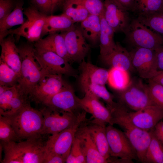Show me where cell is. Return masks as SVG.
I'll return each instance as SVG.
<instances>
[{
	"label": "cell",
	"mask_w": 163,
	"mask_h": 163,
	"mask_svg": "<svg viewBox=\"0 0 163 163\" xmlns=\"http://www.w3.org/2000/svg\"><path fill=\"white\" fill-rule=\"evenodd\" d=\"M113 125L117 124L123 130L135 149L138 161L145 163V154L152 136L149 132L141 129L132 122L127 114L128 109L118 101L109 109Z\"/></svg>",
	"instance_id": "6da1fadb"
},
{
	"label": "cell",
	"mask_w": 163,
	"mask_h": 163,
	"mask_svg": "<svg viewBox=\"0 0 163 163\" xmlns=\"http://www.w3.org/2000/svg\"><path fill=\"white\" fill-rule=\"evenodd\" d=\"M2 115L9 121L21 140L42 137L43 115L40 110L32 107L28 102L13 113Z\"/></svg>",
	"instance_id": "7a4b0ae2"
},
{
	"label": "cell",
	"mask_w": 163,
	"mask_h": 163,
	"mask_svg": "<svg viewBox=\"0 0 163 163\" xmlns=\"http://www.w3.org/2000/svg\"><path fill=\"white\" fill-rule=\"evenodd\" d=\"M31 43L18 47L21 61L18 85L21 91L28 97L33 88L47 74L35 58V47Z\"/></svg>",
	"instance_id": "3957f363"
},
{
	"label": "cell",
	"mask_w": 163,
	"mask_h": 163,
	"mask_svg": "<svg viewBox=\"0 0 163 163\" xmlns=\"http://www.w3.org/2000/svg\"><path fill=\"white\" fill-rule=\"evenodd\" d=\"M27 20L18 28L10 29L5 34L4 39L11 34L15 35L17 40L21 37L25 38L29 42H36L42 37L43 28L47 15L44 14L33 6L24 11Z\"/></svg>",
	"instance_id": "277c9868"
},
{
	"label": "cell",
	"mask_w": 163,
	"mask_h": 163,
	"mask_svg": "<svg viewBox=\"0 0 163 163\" xmlns=\"http://www.w3.org/2000/svg\"><path fill=\"white\" fill-rule=\"evenodd\" d=\"M87 113L83 110L79 112L75 123L69 128L51 135L45 142L46 150L62 157L66 160L76 133L82 124L86 121Z\"/></svg>",
	"instance_id": "5b68a950"
},
{
	"label": "cell",
	"mask_w": 163,
	"mask_h": 163,
	"mask_svg": "<svg viewBox=\"0 0 163 163\" xmlns=\"http://www.w3.org/2000/svg\"><path fill=\"white\" fill-rule=\"evenodd\" d=\"M124 34L126 41L135 47L155 50L163 46V37L143 24L136 18L132 20Z\"/></svg>",
	"instance_id": "8992f818"
},
{
	"label": "cell",
	"mask_w": 163,
	"mask_h": 163,
	"mask_svg": "<svg viewBox=\"0 0 163 163\" xmlns=\"http://www.w3.org/2000/svg\"><path fill=\"white\" fill-rule=\"evenodd\" d=\"M117 96L118 102L133 111L154 105L149 96L148 85L139 79H131L126 88L118 91Z\"/></svg>",
	"instance_id": "52a82bcc"
},
{
	"label": "cell",
	"mask_w": 163,
	"mask_h": 163,
	"mask_svg": "<svg viewBox=\"0 0 163 163\" xmlns=\"http://www.w3.org/2000/svg\"><path fill=\"white\" fill-rule=\"evenodd\" d=\"M109 124L106 127L111 157L125 159L133 163L138 161L136 151L124 132Z\"/></svg>",
	"instance_id": "ba28073f"
},
{
	"label": "cell",
	"mask_w": 163,
	"mask_h": 163,
	"mask_svg": "<svg viewBox=\"0 0 163 163\" xmlns=\"http://www.w3.org/2000/svg\"><path fill=\"white\" fill-rule=\"evenodd\" d=\"M35 49V58L47 74H58L76 77L77 71L65 59L52 51Z\"/></svg>",
	"instance_id": "9c48e42d"
},
{
	"label": "cell",
	"mask_w": 163,
	"mask_h": 163,
	"mask_svg": "<svg viewBox=\"0 0 163 163\" xmlns=\"http://www.w3.org/2000/svg\"><path fill=\"white\" fill-rule=\"evenodd\" d=\"M129 52L133 67L141 78L149 79L161 72L157 69L155 50L135 47Z\"/></svg>",
	"instance_id": "30bf717a"
},
{
	"label": "cell",
	"mask_w": 163,
	"mask_h": 163,
	"mask_svg": "<svg viewBox=\"0 0 163 163\" xmlns=\"http://www.w3.org/2000/svg\"><path fill=\"white\" fill-rule=\"evenodd\" d=\"M61 34L64 39L70 63L75 62L80 63L85 60L90 47L80 27L74 26Z\"/></svg>",
	"instance_id": "8fae6325"
},
{
	"label": "cell",
	"mask_w": 163,
	"mask_h": 163,
	"mask_svg": "<svg viewBox=\"0 0 163 163\" xmlns=\"http://www.w3.org/2000/svg\"><path fill=\"white\" fill-rule=\"evenodd\" d=\"M62 75H46L31 91L29 97L37 103L42 104L47 99L59 92L67 83Z\"/></svg>",
	"instance_id": "7c38bea8"
},
{
	"label": "cell",
	"mask_w": 163,
	"mask_h": 163,
	"mask_svg": "<svg viewBox=\"0 0 163 163\" xmlns=\"http://www.w3.org/2000/svg\"><path fill=\"white\" fill-rule=\"evenodd\" d=\"M104 16L115 33L124 34L128 29L132 20L129 11L114 0H104Z\"/></svg>",
	"instance_id": "4fadbf2b"
},
{
	"label": "cell",
	"mask_w": 163,
	"mask_h": 163,
	"mask_svg": "<svg viewBox=\"0 0 163 163\" xmlns=\"http://www.w3.org/2000/svg\"><path fill=\"white\" fill-rule=\"evenodd\" d=\"M77 97L72 87L66 83L59 92L47 99L42 104L60 112L77 114L80 112L78 110L81 109Z\"/></svg>",
	"instance_id": "5bb4252c"
},
{
	"label": "cell",
	"mask_w": 163,
	"mask_h": 163,
	"mask_svg": "<svg viewBox=\"0 0 163 163\" xmlns=\"http://www.w3.org/2000/svg\"><path fill=\"white\" fill-rule=\"evenodd\" d=\"M127 114L132 122L137 127L149 132L163 119V108L151 105L137 111H130Z\"/></svg>",
	"instance_id": "9a60e30c"
},
{
	"label": "cell",
	"mask_w": 163,
	"mask_h": 163,
	"mask_svg": "<svg viewBox=\"0 0 163 163\" xmlns=\"http://www.w3.org/2000/svg\"><path fill=\"white\" fill-rule=\"evenodd\" d=\"M42 137L16 142L18 154L22 163H43L46 142H43Z\"/></svg>",
	"instance_id": "2e32d148"
},
{
	"label": "cell",
	"mask_w": 163,
	"mask_h": 163,
	"mask_svg": "<svg viewBox=\"0 0 163 163\" xmlns=\"http://www.w3.org/2000/svg\"><path fill=\"white\" fill-rule=\"evenodd\" d=\"M83 97H77V101L82 110L92 115L94 122L113 125L110 111L100 101L99 98L89 92H85Z\"/></svg>",
	"instance_id": "e0dca14e"
},
{
	"label": "cell",
	"mask_w": 163,
	"mask_h": 163,
	"mask_svg": "<svg viewBox=\"0 0 163 163\" xmlns=\"http://www.w3.org/2000/svg\"><path fill=\"white\" fill-rule=\"evenodd\" d=\"M80 82L82 88L92 84L107 83L109 70L97 67L85 60L79 63Z\"/></svg>",
	"instance_id": "ac0fdd59"
},
{
	"label": "cell",
	"mask_w": 163,
	"mask_h": 163,
	"mask_svg": "<svg viewBox=\"0 0 163 163\" xmlns=\"http://www.w3.org/2000/svg\"><path fill=\"white\" fill-rule=\"evenodd\" d=\"M87 121L82 124L76 134L80 140L86 163H109L108 160L104 158L100 153L88 132L87 127Z\"/></svg>",
	"instance_id": "d6986e66"
},
{
	"label": "cell",
	"mask_w": 163,
	"mask_h": 163,
	"mask_svg": "<svg viewBox=\"0 0 163 163\" xmlns=\"http://www.w3.org/2000/svg\"><path fill=\"white\" fill-rule=\"evenodd\" d=\"M13 35L10 34L0 42L1 48L0 60L5 63L20 76L21 61Z\"/></svg>",
	"instance_id": "ffe728a7"
},
{
	"label": "cell",
	"mask_w": 163,
	"mask_h": 163,
	"mask_svg": "<svg viewBox=\"0 0 163 163\" xmlns=\"http://www.w3.org/2000/svg\"><path fill=\"white\" fill-rule=\"evenodd\" d=\"M106 124L88 120L87 123L88 130L101 155L111 163L110 151L107 137Z\"/></svg>",
	"instance_id": "44dd1931"
},
{
	"label": "cell",
	"mask_w": 163,
	"mask_h": 163,
	"mask_svg": "<svg viewBox=\"0 0 163 163\" xmlns=\"http://www.w3.org/2000/svg\"><path fill=\"white\" fill-rule=\"evenodd\" d=\"M104 63L111 67L129 72L133 69L130 52L119 43L107 55L100 57Z\"/></svg>",
	"instance_id": "7402d4cb"
},
{
	"label": "cell",
	"mask_w": 163,
	"mask_h": 163,
	"mask_svg": "<svg viewBox=\"0 0 163 163\" xmlns=\"http://www.w3.org/2000/svg\"><path fill=\"white\" fill-rule=\"evenodd\" d=\"M36 49L52 51L60 56L69 63V59L66 49L64 37L61 34H50L41 38L34 44Z\"/></svg>",
	"instance_id": "603a6c76"
},
{
	"label": "cell",
	"mask_w": 163,
	"mask_h": 163,
	"mask_svg": "<svg viewBox=\"0 0 163 163\" xmlns=\"http://www.w3.org/2000/svg\"><path fill=\"white\" fill-rule=\"evenodd\" d=\"M74 24L68 17L63 13L59 15H47L43 30L42 37L47 34L66 31L73 27Z\"/></svg>",
	"instance_id": "cb8c5ba5"
},
{
	"label": "cell",
	"mask_w": 163,
	"mask_h": 163,
	"mask_svg": "<svg viewBox=\"0 0 163 163\" xmlns=\"http://www.w3.org/2000/svg\"><path fill=\"white\" fill-rule=\"evenodd\" d=\"M100 17L101 28L99 41L100 57H102L110 53L115 48L116 43L113 39L115 32L105 19L104 13Z\"/></svg>",
	"instance_id": "d4e9b609"
},
{
	"label": "cell",
	"mask_w": 163,
	"mask_h": 163,
	"mask_svg": "<svg viewBox=\"0 0 163 163\" xmlns=\"http://www.w3.org/2000/svg\"><path fill=\"white\" fill-rule=\"evenodd\" d=\"M23 2L20 0L16 3L14 9L1 22H0V42L8 30L13 27L22 25L25 22L24 17Z\"/></svg>",
	"instance_id": "484cf974"
},
{
	"label": "cell",
	"mask_w": 163,
	"mask_h": 163,
	"mask_svg": "<svg viewBox=\"0 0 163 163\" xmlns=\"http://www.w3.org/2000/svg\"><path fill=\"white\" fill-rule=\"evenodd\" d=\"M101 28L100 16L90 14L81 22L80 27L86 39L94 44L99 41Z\"/></svg>",
	"instance_id": "4316f807"
},
{
	"label": "cell",
	"mask_w": 163,
	"mask_h": 163,
	"mask_svg": "<svg viewBox=\"0 0 163 163\" xmlns=\"http://www.w3.org/2000/svg\"><path fill=\"white\" fill-rule=\"evenodd\" d=\"M62 3L63 13L74 23L82 22L89 14L83 5L77 0H64Z\"/></svg>",
	"instance_id": "83f0119b"
},
{
	"label": "cell",
	"mask_w": 163,
	"mask_h": 163,
	"mask_svg": "<svg viewBox=\"0 0 163 163\" xmlns=\"http://www.w3.org/2000/svg\"><path fill=\"white\" fill-rule=\"evenodd\" d=\"M109 70L107 83L111 87L118 91L127 87L131 80L128 71L113 67Z\"/></svg>",
	"instance_id": "f1b7e54d"
},
{
	"label": "cell",
	"mask_w": 163,
	"mask_h": 163,
	"mask_svg": "<svg viewBox=\"0 0 163 163\" xmlns=\"http://www.w3.org/2000/svg\"><path fill=\"white\" fill-rule=\"evenodd\" d=\"M136 18L143 24L163 37V9L148 14L138 15Z\"/></svg>",
	"instance_id": "f546056e"
},
{
	"label": "cell",
	"mask_w": 163,
	"mask_h": 163,
	"mask_svg": "<svg viewBox=\"0 0 163 163\" xmlns=\"http://www.w3.org/2000/svg\"><path fill=\"white\" fill-rule=\"evenodd\" d=\"M151 133L152 139L146 153L145 163H161L163 160V144Z\"/></svg>",
	"instance_id": "4dcf8cb0"
},
{
	"label": "cell",
	"mask_w": 163,
	"mask_h": 163,
	"mask_svg": "<svg viewBox=\"0 0 163 163\" xmlns=\"http://www.w3.org/2000/svg\"><path fill=\"white\" fill-rule=\"evenodd\" d=\"M163 9V0H134L133 12L146 14Z\"/></svg>",
	"instance_id": "1f68e13d"
},
{
	"label": "cell",
	"mask_w": 163,
	"mask_h": 163,
	"mask_svg": "<svg viewBox=\"0 0 163 163\" xmlns=\"http://www.w3.org/2000/svg\"><path fill=\"white\" fill-rule=\"evenodd\" d=\"M82 89L85 92H89L99 99H103L109 109L113 107L116 103L113 100V96L108 91L105 85L92 84Z\"/></svg>",
	"instance_id": "d6a6232c"
},
{
	"label": "cell",
	"mask_w": 163,
	"mask_h": 163,
	"mask_svg": "<svg viewBox=\"0 0 163 163\" xmlns=\"http://www.w3.org/2000/svg\"><path fill=\"white\" fill-rule=\"evenodd\" d=\"M19 75L5 63L0 60V85L11 87L18 84Z\"/></svg>",
	"instance_id": "836d02e7"
},
{
	"label": "cell",
	"mask_w": 163,
	"mask_h": 163,
	"mask_svg": "<svg viewBox=\"0 0 163 163\" xmlns=\"http://www.w3.org/2000/svg\"><path fill=\"white\" fill-rule=\"evenodd\" d=\"M0 139L1 142H19L21 141L16 134L9 121L4 116L0 114Z\"/></svg>",
	"instance_id": "e575fe53"
},
{
	"label": "cell",
	"mask_w": 163,
	"mask_h": 163,
	"mask_svg": "<svg viewBox=\"0 0 163 163\" xmlns=\"http://www.w3.org/2000/svg\"><path fill=\"white\" fill-rule=\"evenodd\" d=\"M67 163H86V160L81 142L75 135L70 153L66 160Z\"/></svg>",
	"instance_id": "d590c367"
},
{
	"label": "cell",
	"mask_w": 163,
	"mask_h": 163,
	"mask_svg": "<svg viewBox=\"0 0 163 163\" xmlns=\"http://www.w3.org/2000/svg\"><path fill=\"white\" fill-rule=\"evenodd\" d=\"M149 95L154 105L163 108V86L149 79Z\"/></svg>",
	"instance_id": "8d00e7d4"
},
{
	"label": "cell",
	"mask_w": 163,
	"mask_h": 163,
	"mask_svg": "<svg viewBox=\"0 0 163 163\" xmlns=\"http://www.w3.org/2000/svg\"><path fill=\"white\" fill-rule=\"evenodd\" d=\"M20 91H21L18 84L9 87L0 94V114H3L7 111L11 100Z\"/></svg>",
	"instance_id": "74e56055"
},
{
	"label": "cell",
	"mask_w": 163,
	"mask_h": 163,
	"mask_svg": "<svg viewBox=\"0 0 163 163\" xmlns=\"http://www.w3.org/2000/svg\"><path fill=\"white\" fill-rule=\"evenodd\" d=\"M77 0L83 5L90 14L100 16L104 12V3L102 0Z\"/></svg>",
	"instance_id": "f35d334b"
},
{
	"label": "cell",
	"mask_w": 163,
	"mask_h": 163,
	"mask_svg": "<svg viewBox=\"0 0 163 163\" xmlns=\"http://www.w3.org/2000/svg\"><path fill=\"white\" fill-rule=\"evenodd\" d=\"M28 98L21 92H19L11 100L8 105L7 111L1 115L9 114L15 112L28 102Z\"/></svg>",
	"instance_id": "ab89813d"
},
{
	"label": "cell",
	"mask_w": 163,
	"mask_h": 163,
	"mask_svg": "<svg viewBox=\"0 0 163 163\" xmlns=\"http://www.w3.org/2000/svg\"><path fill=\"white\" fill-rule=\"evenodd\" d=\"M33 6L41 13L48 15L52 14L51 0H31Z\"/></svg>",
	"instance_id": "60d3db41"
},
{
	"label": "cell",
	"mask_w": 163,
	"mask_h": 163,
	"mask_svg": "<svg viewBox=\"0 0 163 163\" xmlns=\"http://www.w3.org/2000/svg\"><path fill=\"white\" fill-rule=\"evenodd\" d=\"M16 4L14 0H0V22L13 11Z\"/></svg>",
	"instance_id": "b9f144b4"
},
{
	"label": "cell",
	"mask_w": 163,
	"mask_h": 163,
	"mask_svg": "<svg viewBox=\"0 0 163 163\" xmlns=\"http://www.w3.org/2000/svg\"><path fill=\"white\" fill-rule=\"evenodd\" d=\"M66 161L61 156L46 150L43 163H63Z\"/></svg>",
	"instance_id": "7bdbcfd3"
},
{
	"label": "cell",
	"mask_w": 163,
	"mask_h": 163,
	"mask_svg": "<svg viewBox=\"0 0 163 163\" xmlns=\"http://www.w3.org/2000/svg\"><path fill=\"white\" fill-rule=\"evenodd\" d=\"M153 135L163 144V121L161 120L151 130Z\"/></svg>",
	"instance_id": "ee69618b"
},
{
	"label": "cell",
	"mask_w": 163,
	"mask_h": 163,
	"mask_svg": "<svg viewBox=\"0 0 163 163\" xmlns=\"http://www.w3.org/2000/svg\"><path fill=\"white\" fill-rule=\"evenodd\" d=\"M155 50L158 70L159 72H163V46Z\"/></svg>",
	"instance_id": "f6af8a7d"
},
{
	"label": "cell",
	"mask_w": 163,
	"mask_h": 163,
	"mask_svg": "<svg viewBox=\"0 0 163 163\" xmlns=\"http://www.w3.org/2000/svg\"><path fill=\"white\" fill-rule=\"evenodd\" d=\"M129 11L134 12V0H114Z\"/></svg>",
	"instance_id": "bcb514c9"
},
{
	"label": "cell",
	"mask_w": 163,
	"mask_h": 163,
	"mask_svg": "<svg viewBox=\"0 0 163 163\" xmlns=\"http://www.w3.org/2000/svg\"><path fill=\"white\" fill-rule=\"evenodd\" d=\"M150 80L163 86V72H161Z\"/></svg>",
	"instance_id": "7dc6e473"
},
{
	"label": "cell",
	"mask_w": 163,
	"mask_h": 163,
	"mask_svg": "<svg viewBox=\"0 0 163 163\" xmlns=\"http://www.w3.org/2000/svg\"><path fill=\"white\" fill-rule=\"evenodd\" d=\"M52 3V13L54 11L57 6L61 3H62L64 0H51Z\"/></svg>",
	"instance_id": "c3c4849f"
},
{
	"label": "cell",
	"mask_w": 163,
	"mask_h": 163,
	"mask_svg": "<svg viewBox=\"0 0 163 163\" xmlns=\"http://www.w3.org/2000/svg\"><path fill=\"white\" fill-rule=\"evenodd\" d=\"M161 163H163V161H162Z\"/></svg>",
	"instance_id": "681fc988"
}]
</instances>
